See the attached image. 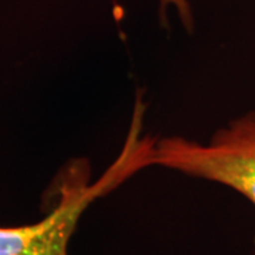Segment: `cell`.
Returning <instances> with one entry per match:
<instances>
[{
	"label": "cell",
	"mask_w": 255,
	"mask_h": 255,
	"mask_svg": "<svg viewBox=\"0 0 255 255\" xmlns=\"http://www.w3.org/2000/svg\"><path fill=\"white\" fill-rule=\"evenodd\" d=\"M139 167L135 152L125 147L117 163L90 184V166L85 160L68 163L55 180L58 201L44 219L28 226L0 227V255H68L70 240L85 209Z\"/></svg>",
	"instance_id": "1"
},
{
	"label": "cell",
	"mask_w": 255,
	"mask_h": 255,
	"mask_svg": "<svg viewBox=\"0 0 255 255\" xmlns=\"http://www.w3.org/2000/svg\"><path fill=\"white\" fill-rule=\"evenodd\" d=\"M220 183L255 207V112L217 130L207 145L184 137H164L150 150V164Z\"/></svg>",
	"instance_id": "2"
},
{
	"label": "cell",
	"mask_w": 255,
	"mask_h": 255,
	"mask_svg": "<svg viewBox=\"0 0 255 255\" xmlns=\"http://www.w3.org/2000/svg\"><path fill=\"white\" fill-rule=\"evenodd\" d=\"M167 6H173L176 11L179 13L180 18H182L183 24L187 28H191V26H193V16H191L189 0H160V7H162L163 13Z\"/></svg>",
	"instance_id": "3"
},
{
	"label": "cell",
	"mask_w": 255,
	"mask_h": 255,
	"mask_svg": "<svg viewBox=\"0 0 255 255\" xmlns=\"http://www.w3.org/2000/svg\"><path fill=\"white\" fill-rule=\"evenodd\" d=\"M254 255H255V254H254Z\"/></svg>",
	"instance_id": "4"
}]
</instances>
